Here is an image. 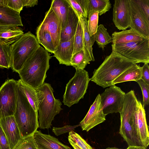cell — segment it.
Returning <instances> with one entry per match:
<instances>
[{"label": "cell", "mask_w": 149, "mask_h": 149, "mask_svg": "<svg viewBox=\"0 0 149 149\" xmlns=\"http://www.w3.org/2000/svg\"><path fill=\"white\" fill-rule=\"evenodd\" d=\"M51 56L40 45L30 55L18 72L24 82L34 88L44 83Z\"/></svg>", "instance_id": "obj_1"}, {"label": "cell", "mask_w": 149, "mask_h": 149, "mask_svg": "<svg viewBox=\"0 0 149 149\" xmlns=\"http://www.w3.org/2000/svg\"><path fill=\"white\" fill-rule=\"evenodd\" d=\"M136 63L116 52H112L99 67L95 69L90 81L104 88L126 70Z\"/></svg>", "instance_id": "obj_2"}, {"label": "cell", "mask_w": 149, "mask_h": 149, "mask_svg": "<svg viewBox=\"0 0 149 149\" xmlns=\"http://www.w3.org/2000/svg\"><path fill=\"white\" fill-rule=\"evenodd\" d=\"M35 89L38 98L39 127L48 129L55 116L62 109V104L59 99L54 97V91L50 84L44 82Z\"/></svg>", "instance_id": "obj_3"}, {"label": "cell", "mask_w": 149, "mask_h": 149, "mask_svg": "<svg viewBox=\"0 0 149 149\" xmlns=\"http://www.w3.org/2000/svg\"><path fill=\"white\" fill-rule=\"evenodd\" d=\"M17 99L13 116L22 139L33 135L39 127L38 112H36L29 102L18 85Z\"/></svg>", "instance_id": "obj_4"}, {"label": "cell", "mask_w": 149, "mask_h": 149, "mask_svg": "<svg viewBox=\"0 0 149 149\" xmlns=\"http://www.w3.org/2000/svg\"><path fill=\"white\" fill-rule=\"evenodd\" d=\"M138 101L134 90L126 93L123 109L120 113V125L119 133L128 146H142L134 128V122L137 114Z\"/></svg>", "instance_id": "obj_5"}, {"label": "cell", "mask_w": 149, "mask_h": 149, "mask_svg": "<svg viewBox=\"0 0 149 149\" xmlns=\"http://www.w3.org/2000/svg\"><path fill=\"white\" fill-rule=\"evenodd\" d=\"M40 46L36 37L30 31L10 45L11 68L17 73L30 55Z\"/></svg>", "instance_id": "obj_6"}, {"label": "cell", "mask_w": 149, "mask_h": 149, "mask_svg": "<svg viewBox=\"0 0 149 149\" xmlns=\"http://www.w3.org/2000/svg\"><path fill=\"white\" fill-rule=\"evenodd\" d=\"M76 70L74 76L67 84L63 97V102L69 107L83 98L90 81L87 71L84 69Z\"/></svg>", "instance_id": "obj_7"}, {"label": "cell", "mask_w": 149, "mask_h": 149, "mask_svg": "<svg viewBox=\"0 0 149 149\" xmlns=\"http://www.w3.org/2000/svg\"><path fill=\"white\" fill-rule=\"evenodd\" d=\"M112 51L136 63H149V38L127 43L112 45Z\"/></svg>", "instance_id": "obj_8"}, {"label": "cell", "mask_w": 149, "mask_h": 149, "mask_svg": "<svg viewBox=\"0 0 149 149\" xmlns=\"http://www.w3.org/2000/svg\"><path fill=\"white\" fill-rule=\"evenodd\" d=\"M17 81L8 79L0 87V119L13 116L17 99Z\"/></svg>", "instance_id": "obj_9"}, {"label": "cell", "mask_w": 149, "mask_h": 149, "mask_svg": "<svg viewBox=\"0 0 149 149\" xmlns=\"http://www.w3.org/2000/svg\"><path fill=\"white\" fill-rule=\"evenodd\" d=\"M125 94L120 88L113 85L107 88L100 94L102 110L106 116L121 112Z\"/></svg>", "instance_id": "obj_10"}, {"label": "cell", "mask_w": 149, "mask_h": 149, "mask_svg": "<svg viewBox=\"0 0 149 149\" xmlns=\"http://www.w3.org/2000/svg\"><path fill=\"white\" fill-rule=\"evenodd\" d=\"M101 104L100 94H98L91 106L86 116L80 122L83 130L88 132L97 125L106 120Z\"/></svg>", "instance_id": "obj_11"}, {"label": "cell", "mask_w": 149, "mask_h": 149, "mask_svg": "<svg viewBox=\"0 0 149 149\" xmlns=\"http://www.w3.org/2000/svg\"><path fill=\"white\" fill-rule=\"evenodd\" d=\"M131 29L143 37L149 38V21L141 12L134 0H129Z\"/></svg>", "instance_id": "obj_12"}, {"label": "cell", "mask_w": 149, "mask_h": 149, "mask_svg": "<svg viewBox=\"0 0 149 149\" xmlns=\"http://www.w3.org/2000/svg\"><path fill=\"white\" fill-rule=\"evenodd\" d=\"M37 29L46 30L50 33L56 47L60 41L62 24L60 19L50 7L45 18Z\"/></svg>", "instance_id": "obj_13"}, {"label": "cell", "mask_w": 149, "mask_h": 149, "mask_svg": "<svg viewBox=\"0 0 149 149\" xmlns=\"http://www.w3.org/2000/svg\"><path fill=\"white\" fill-rule=\"evenodd\" d=\"M129 0H115L113 11V21L119 30H125L130 25Z\"/></svg>", "instance_id": "obj_14"}, {"label": "cell", "mask_w": 149, "mask_h": 149, "mask_svg": "<svg viewBox=\"0 0 149 149\" xmlns=\"http://www.w3.org/2000/svg\"><path fill=\"white\" fill-rule=\"evenodd\" d=\"M134 128L141 145L147 148L149 144L148 127L146 121L145 110L141 102L139 100L137 115L134 122Z\"/></svg>", "instance_id": "obj_15"}, {"label": "cell", "mask_w": 149, "mask_h": 149, "mask_svg": "<svg viewBox=\"0 0 149 149\" xmlns=\"http://www.w3.org/2000/svg\"><path fill=\"white\" fill-rule=\"evenodd\" d=\"M0 125L8 139L10 149H13L22 139L14 116L0 118Z\"/></svg>", "instance_id": "obj_16"}, {"label": "cell", "mask_w": 149, "mask_h": 149, "mask_svg": "<svg viewBox=\"0 0 149 149\" xmlns=\"http://www.w3.org/2000/svg\"><path fill=\"white\" fill-rule=\"evenodd\" d=\"M38 149H71L60 142L58 139L37 130L33 135Z\"/></svg>", "instance_id": "obj_17"}, {"label": "cell", "mask_w": 149, "mask_h": 149, "mask_svg": "<svg viewBox=\"0 0 149 149\" xmlns=\"http://www.w3.org/2000/svg\"><path fill=\"white\" fill-rule=\"evenodd\" d=\"M79 20L77 14L70 5L65 23L61 30L60 42L68 41L74 36Z\"/></svg>", "instance_id": "obj_18"}, {"label": "cell", "mask_w": 149, "mask_h": 149, "mask_svg": "<svg viewBox=\"0 0 149 149\" xmlns=\"http://www.w3.org/2000/svg\"><path fill=\"white\" fill-rule=\"evenodd\" d=\"M74 36L70 40L60 42L54 53L59 64L70 66L71 60L74 50Z\"/></svg>", "instance_id": "obj_19"}, {"label": "cell", "mask_w": 149, "mask_h": 149, "mask_svg": "<svg viewBox=\"0 0 149 149\" xmlns=\"http://www.w3.org/2000/svg\"><path fill=\"white\" fill-rule=\"evenodd\" d=\"M23 26L20 13L8 6L0 5V26Z\"/></svg>", "instance_id": "obj_20"}, {"label": "cell", "mask_w": 149, "mask_h": 149, "mask_svg": "<svg viewBox=\"0 0 149 149\" xmlns=\"http://www.w3.org/2000/svg\"><path fill=\"white\" fill-rule=\"evenodd\" d=\"M81 1L87 18L95 12H98L100 16L109 11L111 7L109 0H81Z\"/></svg>", "instance_id": "obj_21"}, {"label": "cell", "mask_w": 149, "mask_h": 149, "mask_svg": "<svg viewBox=\"0 0 149 149\" xmlns=\"http://www.w3.org/2000/svg\"><path fill=\"white\" fill-rule=\"evenodd\" d=\"M24 34L22 29L17 26H0V42L12 45Z\"/></svg>", "instance_id": "obj_22"}, {"label": "cell", "mask_w": 149, "mask_h": 149, "mask_svg": "<svg viewBox=\"0 0 149 149\" xmlns=\"http://www.w3.org/2000/svg\"><path fill=\"white\" fill-rule=\"evenodd\" d=\"M83 29L84 35V47L85 55L91 61H94L92 47L95 41V34L91 36L88 29V20L85 17L81 15L79 17Z\"/></svg>", "instance_id": "obj_23"}, {"label": "cell", "mask_w": 149, "mask_h": 149, "mask_svg": "<svg viewBox=\"0 0 149 149\" xmlns=\"http://www.w3.org/2000/svg\"><path fill=\"white\" fill-rule=\"evenodd\" d=\"M112 45L127 43L142 40L145 38L132 29L114 32L112 34Z\"/></svg>", "instance_id": "obj_24"}, {"label": "cell", "mask_w": 149, "mask_h": 149, "mask_svg": "<svg viewBox=\"0 0 149 149\" xmlns=\"http://www.w3.org/2000/svg\"><path fill=\"white\" fill-rule=\"evenodd\" d=\"M142 67L135 64L123 72L114 80L112 86L117 83L129 81H137L141 79Z\"/></svg>", "instance_id": "obj_25"}, {"label": "cell", "mask_w": 149, "mask_h": 149, "mask_svg": "<svg viewBox=\"0 0 149 149\" xmlns=\"http://www.w3.org/2000/svg\"><path fill=\"white\" fill-rule=\"evenodd\" d=\"M70 6L66 0L52 1L51 7L61 22L62 29L65 23Z\"/></svg>", "instance_id": "obj_26"}, {"label": "cell", "mask_w": 149, "mask_h": 149, "mask_svg": "<svg viewBox=\"0 0 149 149\" xmlns=\"http://www.w3.org/2000/svg\"><path fill=\"white\" fill-rule=\"evenodd\" d=\"M36 34L39 43L42 45L48 52L54 54L56 47L49 32L46 30L37 29Z\"/></svg>", "instance_id": "obj_27"}, {"label": "cell", "mask_w": 149, "mask_h": 149, "mask_svg": "<svg viewBox=\"0 0 149 149\" xmlns=\"http://www.w3.org/2000/svg\"><path fill=\"white\" fill-rule=\"evenodd\" d=\"M18 86L23 92L34 110L38 112V98L35 88L24 82L21 79L17 81Z\"/></svg>", "instance_id": "obj_28"}, {"label": "cell", "mask_w": 149, "mask_h": 149, "mask_svg": "<svg viewBox=\"0 0 149 149\" xmlns=\"http://www.w3.org/2000/svg\"><path fill=\"white\" fill-rule=\"evenodd\" d=\"M95 38L98 47L103 50L106 45L112 42V37L107 31V29L102 24L98 26Z\"/></svg>", "instance_id": "obj_29"}, {"label": "cell", "mask_w": 149, "mask_h": 149, "mask_svg": "<svg viewBox=\"0 0 149 149\" xmlns=\"http://www.w3.org/2000/svg\"><path fill=\"white\" fill-rule=\"evenodd\" d=\"M11 65L10 45L0 42V68L8 69Z\"/></svg>", "instance_id": "obj_30"}, {"label": "cell", "mask_w": 149, "mask_h": 149, "mask_svg": "<svg viewBox=\"0 0 149 149\" xmlns=\"http://www.w3.org/2000/svg\"><path fill=\"white\" fill-rule=\"evenodd\" d=\"M90 61L85 55L83 49L72 55L71 65L76 69H84Z\"/></svg>", "instance_id": "obj_31"}, {"label": "cell", "mask_w": 149, "mask_h": 149, "mask_svg": "<svg viewBox=\"0 0 149 149\" xmlns=\"http://www.w3.org/2000/svg\"><path fill=\"white\" fill-rule=\"evenodd\" d=\"M68 140L74 149H93L80 135L73 131L69 132Z\"/></svg>", "instance_id": "obj_32"}, {"label": "cell", "mask_w": 149, "mask_h": 149, "mask_svg": "<svg viewBox=\"0 0 149 149\" xmlns=\"http://www.w3.org/2000/svg\"><path fill=\"white\" fill-rule=\"evenodd\" d=\"M83 32L81 24L79 20L74 36V50L72 55L83 49Z\"/></svg>", "instance_id": "obj_33"}, {"label": "cell", "mask_w": 149, "mask_h": 149, "mask_svg": "<svg viewBox=\"0 0 149 149\" xmlns=\"http://www.w3.org/2000/svg\"><path fill=\"white\" fill-rule=\"evenodd\" d=\"M13 149H38L33 135L22 139Z\"/></svg>", "instance_id": "obj_34"}, {"label": "cell", "mask_w": 149, "mask_h": 149, "mask_svg": "<svg viewBox=\"0 0 149 149\" xmlns=\"http://www.w3.org/2000/svg\"><path fill=\"white\" fill-rule=\"evenodd\" d=\"M98 13L95 12L90 14L88 17V29L91 36L96 33L98 21Z\"/></svg>", "instance_id": "obj_35"}, {"label": "cell", "mask_w": 149, "mask_h": 149, "mask_svg": "<svg viewBox=\"0 0 149 149\" xmlns=\"http://www.w3.org/2000/svg\"><path fill=\"white\" fill-rule=\"evenodd\" d=\"M79 17L81 15L87 18L81 0H66Z\"/></svg>", "instance_id": "obj_36"}, {"label": "cell", "mask_w": 149, "mask_h": 149, "mask_svg": "<svg viewBox=\"0 0 149 149\" xmlns=\"http://www.w3.org/2000/svg\"><path fill=\"white\" fill-rule=\"evenodd\" d=\"M136 82L140 86L142 91L143 97V106L144 107L148 105L149 103V85L146 84L141 79L139 80Z\"/></svg>", "instance_id": "obj_37"}, {"label": "cell", "mask_w": 149, "mask_h": 149, "mask_svg": "<svg viewBox=\"0 0 149 149\" xmlns=\"http://www.w3.org/2000/svg\"><path fill=\"white\" fill-rule=\"evenodd\" d=\"M4 6L20 13L24 7L23 0H4Z\"/></svg>", "instance_id": "obj_38"}, {"label": "cell", "mask_w": 149, "mask_h": 149, "mask_svg": "<svg viewBox=\"0 0 149 149\" xmlns=\"http://www.w3.org/2000/svg\"><path fill=\"white\" fill-rule=\"evenodd\" d=\"M141 13L149 21V0H134Z\"/></svg>", "instance_id": "obj_39"}, {"label": "cell", "mask_w": 149, "mask_h": 149, "mask_svg": "<svg viewBox=\"0 0 149 149\" xmlns=\"http://www.w3.org/2000/svg\"><path fill=\"white\" fill-rule=\"evenodd\" d=\"M79 126H80L79 124L74 126L67 125L61 127H53L52 130L56 135L58 136L61 134L73 131L75 128Z\"/></svg>", "instance_id": "obj_40"}, {"label": "cell", "mask_w": 149, "mask_h": 149, "mask_svg": "<svg viewBox=\"0 0 149 149\" xmlns=\"http://www.w3.org/2000/svg\"><path fill=\"white\" fill-rule=\"evenodd\" d=\"M0 149H10L8 139L0 125Z\"/></svg>", "instance_id": "obj_41"}, {"label": "cell", "mask_w": 149, "mask_h": 149, "mask_svg": "<svg viewBox=\"0 0 149 149\" xmlns=\"http://www.w3.org/2000/svg\"><path fill=\"white\" fill-rule=\"evenodd\" d=\"M141 79L149 85V66L148 63H144L141 67Z\"/></svg>", "instance_id": "obj_42"}, {"label": "cell", "mask_w": 149, "mask_h": 149, "mask_svg": "<svg viewBox=\"0 0 149 149\" xmlns=\"http://www.w3.org/2000/svg\"><path fill=\"white\" fill-rule=\"evenodd\" d=\"M38 1L37 0H23V7H30L37 5Z\"/></svg>", "instance_id": "obj_43"}, {"label": "cell", "mask_w": 149, "mask_h": 149, "mask_svg": "<svg viewBox=\"0 0 149 149\" xmlns=\"http://www.w3.org/2000/svg\"><path fill=\"white\" fill-rule=\"evenodd\" d=\"M127 149H147V148L143 146H128Z\"/></svg>", "instance_id": "obj_44"}, {"label": "cell", "mask_w": 149, "mask_h": 149, "mask_svg": "<svg viewBox=\"0 0 149 149\" xmlns=\"http://www.w3.org/2000/svg\"><path fill=\"white\" fill-rule=\"evenodd\" d=\"M105 149H121V148H116L115 147H108Z\"/></svg>", "instance_id": "obj_45"}, {"label": "cell", "mask_w": 149, "mask_h": 149, "mask_svg": "<svg viewBox=\"0 0 149 149\" xmlns=\"http://www.w3.org/2000/svg\"><path fill=\"white\" fill-rule=\"evenodd\" d=\"M0 5L4 6V0H0Z\"/></svg>", "instance_id": "obj_46"}]
</instances>
